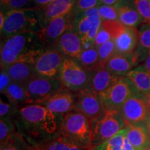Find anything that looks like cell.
<instances>
[{"label": "cell", "mask_w": 150, "mask_h": 150, "mask_svg": "<svg viewBox=\"0 0 150 150\" xmlns=\"http://www.w3.org/2000/svg\"><path fill=\"white\" fill-rule=\"evenodd\" d=\"M93 150H136L127 138V127Z\"/></svg>", "instance_id": "obj_24"}, {"label": "cell", "mask_w": 150, "mask_h": 150, "mask_svg": "<svg viewBox=\"0 0 150 150\" xmlns=\"http://www.w3.org/2000/svg\"><path fill=\"white\" fill-rule=\"evenodd\" d=\"M29 93L31 104H41L64 88L60 79L35 76L24 83Z\"/></svg>", "instance_id": "obj_8"}, {"label": "cell", "mask_w": 150, "mask_h": 150, "mask_svg": "<svg viewBox=\"0 0 150 150\" xmlns=\"http://www.w3.org/2000/svg\"><path fill=\"white\" fill-rule=\"evenodd\" d=\"M140 62L135 52L131 54L116 53L105 64V67L118 76H125Z\"/></svg>", "instance_id": "obj_16"}, {"label": "cell", "mask_w": 150, "mask_h": 150, "mask_svg": "<svg viewBox=\"0 0 150 150\" xmlns=\"http://www.w3.org/2000/svg\"><path fill=\"white\" fill-rule=\"evenodd\" d=\"M76 93L77 102L75 109L85 115L90 122L99 119L106 113V107L99 94L88 88Z\"/></svg>", "instance_id": "obj_11"}, {"label": "cell", "mask_w": 150, "mask_h": 150, "mask_svg": "<svg viewBox=\"0 0 150 150\" xmlns=\"http://www.w3.org/2000/svg\"><path fill=\"white\" fill-rule=\"evenodd\" d=\"M139 44L135 51L139 62L145 61L150 52V24L142 23L138 27Z\"/></svg>", "instance_id": "obj_25"}, {"label": "cell", "mask_w": 150, "mask_h": 150, "mask_svg": "<svg viewBox=\"0 0 150 150\" xmlns=\"http://www.w3.org/2000/svg\"><path fill=\"white\" fill-rule=\"evenodd\" d=\"M120 0H99L101 5L115 6L117 4Z\"/></svg>", "instance_id": "obj_39"}, {"label": "cell", "mask_w": 150, "mask_h": 150, "mask_svg": "<svg viewBox=\"0 0 150 150\" xmlns=\"http://www.w3.org/2000/svg\"><path fill=\"white\" fill-rule=\"evenodd\" d=\"M4 68L8 73L13 82L24 84L36 76L34 65L27 63H16Z\"/></svg>", "instance_id": "obj_20"}, {"label": "cell", "mask_w": 150, "mask_h": 150, "mask_svg": "<svg viewBox=\"0 0 150 150\" xmlns=\"http://www.w3.org/2000/svg\"><path fill=\"white\" fill-rule=\"evenodd\" d=\"M35 149L36 150H70V146L65 144L58 138L51 142L35 147Z\"/></svg>", "instance_id": "obj_34"}, {"label": "cell", "mask_w": 150, "mask_h": 150, "mask_svg": "<svg viewBox=\"0 0 150 150\" xmlns=\"http://www.w3.org/2000/svg\"><path fill=\"white\" fill-rule=\"evenodd\" d=\"M120 77L112 74L105 67L98 65L90 72L88 88L99 95L109 88Z\"/></svg>", "instance_id": "obj_17"}, {"label": "cell", "mask_w": 150, "mask_h": 150, "mask_svg": "<svg viewBox=\"0 0 150 150\" xmlns=\"http://www.w3.org/2000/svg\"><path fill=\"white\" fill-rule=\"evenodd\" d=\"M115 6L118 13V21L123 25L137 28L143 23L133 0H120Z\"/></svg>", "instance_id": "obj_19"}, {"label": "cell", "mask_w": 150, "mask_h": 150, "mask_svg": "<svg viewBox=\"0 0 150 150\" xmlns=\"http://www.w3.org/2000/svg\"><path fill=\"white\" fill-rule=\"evenodd\" d=\"M145 150H150V147H149L148 148H147V149H146Z\"/></svg>", "instance_id": "obj_46"}, {"label": "cell", "mask_w": 150, "mask_h": 150, "mask_svg": "<svg viewBox=\"0 0 150 150\" xmlns=\"http://www.w3.org/2000/svg\"><path fill=\"white\" fill-rule=\"evenodd\" d=\"M82 67L88 72L93 71L99 65V54L96 47L83 50L76 59Z\"/></svg>", "instance_id": "obj_26"}, {"label": "cell", "mask_w": 150, "mask_h": 150, "mask_svg": "<svg viewBox=\"0 0 150 150\" xmlns=\"http://www.w3.org/2000/svg\"><path fill=\"white\" fill-rule=\"evenodd\" d=\"M146 96V100H147V107L148 109H149V111L150 112V92L147 94Z\"/></svg>", "instance_id": "obj_43"}, {"label": "cell", "mask_w": 150, "mask_h": 150, "mask_svg": "<svg viewBox=\"0 0 150 150\" xmlns=\"http://www.w3.org/2000/svg\"><path fill=\"white\" fill-rule=\"evenodd\" d=\"M111 39L112 35L110 31L104 27H103L102 25H101L100 29H99L95 39V47H98Z\"/></svg>", "instance_id": "obj_35"}, {"label": "cell", "mask_w": 150, "mask_h": 150, "mask_svg": "<svg viewBox=\"0 0 150 150\" xmlns=\"http://www.w3.org/2000/svg\"><path fill=\"white\" fill-rule=\"evenodd\" d=\"M122 117L127 125H143L150 115L146 96L136 93L125 102L120 110Z\"/></svg>", "instance_id": "obj_10"}, {"label": "cell", "mask_w": 150, "mask_h": 150, "mask_svg": "<svg viewBox=\"0 0 150 150\" xmlns=\"http://www.w3.org/2000/svg\"><path fill=\"white\" fill-rule=\"evenodd\" d=\"M6 21L1 30V39L23 32L41 33L44 29L40 8H24L5 11Z\"/></svg>", "instance_id": "obj_4"}, {"label": "cell", "mask_w": 150, "mask_h": 150, "mask_svg": "<svg viewBox=\"0 0 150 150\" xmlns=\"http://www.w3.org/2000/svg\"><path fill=\"white\" fill-rule=\"evenodd\" d=\"M17 131L14 120L11 118H1L0 120V145H2Z\"/></svg>", "instance_id": "obj_29"}, {"label": "cell", "mask_w": 150, "mask_h": 150, "mask_svg": "<svg viewBox=\"0 0 150 150\" xmlns=\"http://www.w3.org/2000/svg\"><path fill=\"white\" fill-rule=\"evenodd\" d=\"M19 106L8 100L7 102L1 98L0 100V116L1 118L13 119L18 111Z\"/></svg>", "instance_id": "obj_31"}, {"label": "cell", "mask_w": 150, "mask_h": 150, "mask_svg": "<svg viewBox=\"0 0 150 150\" xmlns=\"http://www.w3.org/2000/svg\"><path fill=\"white\" fill-rule=\"evenodd\" d=\"M102 25L110 31L118 54L134 53L139 44L137 28L126 27L118 21L102 22Z\"/></svg>", "instance_id": "obj_6"}, {"label": "cell", "mask_w": 150, "mask_h": 150, "mask_svg": "<svg viewBox=\"0 0 150 150\" xmlns=\"http://www.w3.org/2000/svg\"><path fill=\"white\" fill-rule=\"evenodd\" d=\"M1 150H36V149L27 142L17 129L8 140L1 145Z\"/></svg>", "instance_id": "obj_27"}, {"label": "cell", "mask_w": 150, "mask_h": 150, "mask_svg": "<svg viewBox=\"0 0 150 150\" xmlns=\"http://www.w3.org/2000/svg\"><path fill=\"white\" fill-rule=\"evenodd\" d=\"M12 79L9 76L8 73L4 68H1L0 72V91L3 94L6 90L8 88L10 84L12 83Z\"/></svg>", "instance_id": "obj_36"}, {"label": "cell", "mask_w": 150, "mask_h": 150, "mask_svg": "<svg viewBox=\"0 0 150 150\" xmlns=\"http://www.w3.org/2000/svg\"><path fill=\"white\" fill-rule=\"evenodd\" d=\"M5 21H6V13L2 10V9H1V13H0V30L3 29Z\"/></svg>", "instance_id": "obj_40"}, {"label": "cell", "mask_w": 150, "mask_h": 150, "mask_svg": "<svg viewBox=\"0 0 150 150\" xmlns=\"http://www.w3.org/2000/svg\"><path fill=\"white\" fill-rule=\"evenodd\" d=\"M145 127H146V129H147L148 134H149V136L150 137V115L149 116V117H148L147 122H146Z\"/></svg>", "instance_id": "obj_42"}, {"label": "cell", "mask_w": 150, "mask_h": 150, "mask_svg": "<svg viewBox=\"0 0 150 150\" xmlns=\"http://www.w3.org/2000/svg\"><path fill=\"white\" fill-rule=\"evenodd\" d=\"M143 66L145 67V68L148 71V72H150V52L149 54H148L147 57L146 58L145 61H144Z\"/></svg>", "instance_id": "obj_41"}, {"label": "cell", "mask_w": 150, "mask_h": 150, "mask_svg": "<svg viewBox=\"0 0 150 150\" xmlns=\"http://www.w3.org/2000/svg\"><path fill=\"white\" fill-rule=\"evenodd\" d=\"M91 150H93V149H91Z\"/></svg>", "instance_id": "obj_47"}, {"label": "cell", "mask_w": 150, "mask_h": 150, "mask_svg": "<svg viewBox=\"0 0 150 150\" xmlns=\"http://www.w3.org/2000/svg\"><path fill=\"white\" fill-rule=\"evenodd\" d=\"M97 48L99 54V65L102 67H104L106 62L117 53L115 42L112 39Z\"/></svg>", "instance_id": "obj_28"}, {"label": "cell", "mask_w": 150, "mask_h": 150, "mask_svg": "<svg viewBox=\"0 0 150 150\" xmlns=\"http://www.w3.org/2000/svg\"><path fill=\"white\" fill-rule=\"evenodd\" d=\"M3 95L8 100L19 107L24 105L31 104L29 93L24 84L12 82Z\"/></svg>", "instance_id": "obj_23"}, {"label": "cell", "mask_w": 150, "mask_h": 150, "mask_svg": "<svg viewBox=\"0 0 150 150\" xmlns=\"http://www.w3.org/2000/svg\"><path fill=\"white\" fill-rule=\"evenodd\" d=\"M98 9L102 22L118 21V13L115 6L100 5Z\"/></svg>", "instance_id": "obj_30"}, {"label": "cell", "mask_w": 150, "mask_h": 150, "mask_svg": "<svg viewBox=\"0 0 150 150\" xmlns=\"http://www.w3.org/2000/svg\"><path fill=\"white\" fill-rule=\"evenodd\" d=\"M75 3L76 0H54L48 5L40 8L44 27L54 19L72 13Z\"/></svg>", "instance_id": "obj_18"}, {"label": "cell", "mask_w": 150, "mask_h": 150, "mask_svg": "<svg viewBox=\"0 0 150 150\" xmlns=\"http://www.w3.org/2000/svg\"><path fill=\"white\" fill-rule=\"evenodd\" d=\"M59 138L69 146L91 150V122L76 109L63 116Z\"/></svg>", "instance_id": "obj_3"}, {"label": "cell", "mask_w": 150, "mask_h": 150, "mask_svg": "<svg viewBox=\"0 0 150 150\" xmlns=\"http://www.w3.org/2000/svg\"><path fill=\"white\" fill-rule=\"evenodd\" d=\"M70 150H86V149H80V148L76 147H72V146H70Z\"/></svg>", "instance_id": "obj_45"}, {"label": "cell", "mask_w": 150, "mask_h": 150, "mask_svg": "<svg viewBox=\"0 0 150 150\" xmlns=\"http://www.w3.org/2000/svg\"><path fill=\"white\" fill-rule=\"evenodd\" d=\"M76 102L77 93L69 91L64 87L41 105L45 106L56 115L64 116L75 110Z\"/></svg>", "instance_id": "obj_13"}, {"label": "cell", "mask_w": 150, "mask_h": 150, "mask_svg": "<svg viewBox=\"0 0 150 150\" xmlns=\"http://www.w3.org/2000/svg\"><path fill=\"white\" fill-rule=\"evenodd\" d=\"M127 138L136 150H145L150 147V137L143 125H127Z\"/></svg>", "instance_id": "obj_22"}, {"label": "cell", "mask_w": 150, "mask_h": 150, "mask_svg": "<svg viewBox=\"0 0 150 150\" xmlns=\"http://www.w3.org/2000/svg\"><path fill=\"white\" fill-rule=\"evenodd\" d=\"M1 1V6L4 7V8H6L7 6H8L9 1H11V0H0Z\"/></svg>", "instance_id": "obj_44"}, {"label": "cell", "mask_w": 150, "mask_h": 150, "mask_svg": "<svg viewBox=\"0 0 150 150\" xmlns=\"http://www.w3.org/2000/svg\"><path fill=\"white\" fill-rule=\"evenodd\" d=\"M0 49L1 67L16 63L35 64L47 50L39 33L23 32L2 38Z\"/></svg>", "instance_id": "obj_2"}, {"label": "cell", "mask_w": 150, "mask_h": 150, "mask_svg": "<svg viewBox=\"0 0 150 150\" xmlns=\"http://www.w3.org/2000/svg\"><path fill=\"white\" fill-rule=\"evenodd\" d=\"M63 119L43 105L32 104L20 106L14 122L18 132L35 147L59 138Z\"/></svg>", "instance_id": "obj_1"}, {"label": "cell", "mask_w": 150, "mask_h": 150, "mask_svg": "<svg viewBox=\"0 0 150 150\" xmlns=\"http://www.w3.org/2000/svg\"><path fill=\"white\" fill-rule=\"evenodd\" d=\"M52 47L59 50L65 58L75 60L83 51L81 38L72 28L63 33L56 41Z\"/></svg>", "instance_id": "obj_15"}, {"label": "cell", "mask_w": 150, "mask_h": 150, "mask_svg": "<svg viewBox=\"0 0 150 150\" xmlns=\"http://www.w3.org/2000/svg\"><path fill=\"white\" fill-rule=\"evenodd\" d=\"M143 23L150 24V0H133Z\"/></svg>", "instance_id": "obj_32"}, {"label": "cell", "mask_w": 150, "mask_h": 150, "mask_svg": "<svg viewBox=\"0 0 150 150\" xmlns=\"http://www.w3.org/2000/svg\"><path fill=\"white\" fill-rule=\"evenodd\" d=\"M72 12L54 19L47 24L40 33L46 49L52 47L56 41L72 27Z\"/></svg>", "instance_id": "obj_14"}, {"label": "cell", "mask_w": 150, "mask_h": 150, "mask_svg": "<svg viewBox=\"0 0 150 150\" xmlns=\"http://www.w3.org/2000/svg\"><path fill=\"white\" fill-rule=\"evenodd\" d=\"M29 1L30 0H11L7 6V10L6 11L14 10V9L24 8V6H25Z\"/></svg>", "instance_id": "obj_37"}, {"label": "cell", "mask_w": 150, "mask_h": 150, "mask_svg": "<svg viewBox=\"0 0 150 150\" xmlns=\"http://www.w3.org/2000/svg\"><path fill=\"white\" fill-rule=\"evenodd\" d=\"M100 5L99 0H76V3L72 11V14L98 7Z\"/></svg>", "instance_id": "obj_33"}, {"label": "cell", "mask_w": 150, "mask_h": 150, "mask_svg": "<svg viewBox=\"0 0 150 150\" xmlns=\"http://www.w3.org/2000/svg\"><path fill=\"white\" fill-rule=\"evenodd\" d=\"M90 72L75 59L65 58L62 65L59 79L65 88L78 93L88 86Z\"/></svg>", "instance_id": "obj_7"}, {"label": "cell", "mask_w": 150, "mask_h": 150, "mask_svg": "<svg viewBox=\"0 0 150 150\" xmlns=\"http://www.w3.org/2000/svg\"><path fill=\"white\" fill-rule=\"evenodd\" d=\"M54 1V0H33L35 4L36 5V8H42Z\"/></svg>", "instance_id": "obj_38"}, {"label": "cell", "mask_w": 150, "mask_h": 150, "mask_svg": "<svg viewBox=\"0 0 150 150\" xmlns=\"http://www.w3.org/2000/svg\"><path fill=\"white\" fill-rule=\"evenodd\" d=\"M131 82L137 93L147 95L150 92V72L143 65H138L126 76Z\"/></svg>", "instance_id": "obj_21"}, {"label": "cell", "mask_w": 150, "mask_h": 150, "mask_svg": "<svg viewBox=\"0 0 150 150\" xmlns=\"http://www.w3.org/2000/svg\"><path fill=\"white\" fill-rule=\"evenodd\" d=\"M127 126L119 111L106 110L102 117L91 122L92 149L102 145Z\"/></svg>", "instance_id": "obj_5"}, {"label": "cell", "mask_w": 150, "mask_h": 150, "mask_svg": "<svg viewBox=\"0 0 150 150\" xmlns=\"http://www.w3.org/2000/svg\"><path fill=\"white\" fill-rule=\"evenodd\" d=\"M137 91L126 76H121L109 88L99 94L106 110L119 111L125 102Z\"/></svg>", "instance_id": "obj_9"}, {"label": "cell", "mask_w": 150, "mask_h": 150, "mask_svg": "<svg viewBox=\"0 0 150 150\" xmlns=\"http://www.w3.org/2000/svg\"><path fill=\"white\" fill-rule=\"evenodd\" d=\"M65 59L56 49H47L35 61L34 68L38 76L50 79H59L61 67Z\"/></svg>", "instance_id": "obj_12"}]
</instances>
